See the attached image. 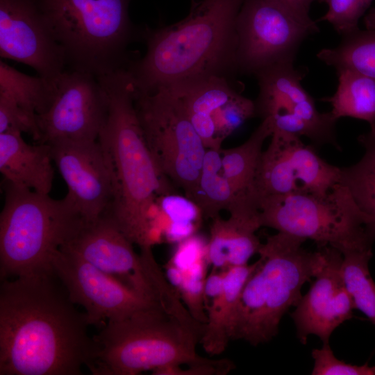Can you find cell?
Wrapping results in <instances>:
<instances>
[{
  "label": "cell",
  "mask_w": 375,
  "mask_h": 375,
  "mask_svg": "<svg viewBox=\"0 0 375 375\" xmlns=\"http://www.w3.org/2000/svg\"><path fill=\"white\" fill-rule=\"evenodd\" d=\"M0 375H80L97 345L53 272L1 280Z\"/></svg>",
  "instance_id": "cell-1"
},
{
  "label": "cell",
  "mask_w": 375,
  "mask_h": 375,
  "mask_svg": "<svg viewBox=\"0 0 375 375\" xmlns=\"http://www.w3.org/2000/svg\"><path fill=\"white\" fill-rule=\"evenodd\" d=\"M108 102L98 141L110 171L112 197L105 215L133 244L152 247L164 238L158 199L172 193L147 144L126 69L97 78Z\"/></svg>",
  "instance_id": "cell-2"
},
{
  "label": "cell",
  "mask_w": 375,
  "mask_h": 375,
  "mask_svg": "<svg viewBox=\"0 0 375 375\" xmlns=\"http://www.w3.org/2000/svg\"><path fill=\"white\" fill-rule=\"evenodd\" d=\"M244 1L195 0L182 20L156 28H142L146 53L126 68L135 92L153 93L212 75L231 80L238 74L236 23Z\"/></svg>",
  "instance_id": "cell-3"
},
{
  "label": "cell",
  "mask_w": 375,
  "mask_h": 375,
  "mask_svg": "<svg viewBox=\"0 0 375 375\" xmlns=\"http://www.w3.org/2000/svg\"><path fill=\"white\" fill-rule=\"evenodd\" d=\"M203 324L190 314L181 297L158 299L130 316L104 324L94 336L95 375H136L206 359L197 354Z\"/></svg>",
  "instance_id": "cell-4"
},
{
  "label": "cell",
  "mask_w": 375,
  "mask_h": 375,
  "mask_svg": "<svg viewBox=\"0 0 375 375\" xmlns=\"http://www.w3.org/2000/svg\"><path fill=\"white\" fill-rule=\"evenodd\" d=\"M306 240L285 233L268 236L258 254V264L242 291L233 322L231 340L252 346L272 340L283 316L299 302L304 283L323 265V247L306 250Z\"/></svg>",
  "instance_id": "cell-5"
},
{
  "label": "cell",
  "mask_w": 375,
  "mask_h": 375,
  "mask_svg": "<svg viewBox=\"0 0 375 375\" xmlns=\"http://www.w3.org/2000/svg\"><path fill=\"white\" fill-rule=\"evenodd\" d=\"M62 49L69 70L97 78L126 69L129 45L141 40L131 0H34Z\"/></svg>",
  "instance_id": "cell-6"
},
{
  "label": "cell",
  "mask_w": 375,
  "mask_h": 375,
  "mask_svg": "<svg viewBox=\"0 0 375 375\" xmlns=\"http://www.w3.org/2000/svg\"><path fill=\"white\" fill-rule=\"evenodd\" d=\"M0 215L1 279L53 272L59 250L85 222L67 199H54L6 182Z\"/></svg>",
  "instance_id": "cell-7"
},
{
  "label": "cell",
  "mask_w": 375,
  "mask_h": 375,
  "mask_svg": "<svg viewBox=\"0 0 375 375\" xmlns=\"http://www.w3.org/2000/svg\"><path fill=\"white\" fill-rule=\"evenodd\" d=\"M261 226L313 240L342 254L372 249L367 217L348 189L338 183L325 196L293 193L265 197L256 203Z\"/></svg>",
  "instance_id": "cell-8"
},
{
  "label": "cell",
  "mask_w": 375,
  "mask_h": 375,
  "mask_svg": "<svg viewBox=\"0 0 375 375\" xmlns=\"http://www.w3.org/2000/svg\"><path fill=\"white\" fill-rule=\"evenodd\" d=\"M136 112L160 172L192 199L206 149L188 117L165 90L135 93Z\"/></svg>",
  "instance_id": "cell-9"
},
{
  "label": "cell",
  "mask_w": 375,
  "mask_h": 375,
  "mask_svg": "<svg viewBox=\"0 0 375 375\" xmlns=\"http://www.w3.org/2000/svg\"><path fill=\"white\" fill-rule=\"evenodd\" d=\"M271 138L246 192L252 206L256 208L258 201L271 196L293 193L325 196L339 183L340 167L325 161L300 137L273 131Z\"/></svg>",
  "instance_id": "cell-10"
},
{
  "label": "cell",
  "mask_w": 375,
  "mask_h": 375,
  "mask_svg": "<svg viewBox=\"0 0 375 375\" xmlns=\"http://www.w3.org/2000/svg\"><path fill=\"white\" fill-rule=\"evenodd\" d=\"M236 29L238 74L254 76L274 65L294 62L301 43L315 33L278 0H244Z\"/></svg>",
  "instance_id": "cell-11"
},
{
  "label": "cell",
  "mask_w": 375,
  "mask_h": 375,
  "mask_svg": "<svg viewBox=\"0 0 375 375\" xmlns=\"http://www.w3.org/2000/svg\"><path fill=\"white\" fill-rule=\"evenodd\" d=\"M304 70L287 62L267 68L255 76L259 92L256 116L268 119L273 131L305 136L314 144H331L340 149L335 137L336 120L330 112H320L303 88Z\"/></svg>",
  "instance_id": "cell-12"
},
{
  "label": "cell",
  "mask_w": 375,
  "mask_h": 375,
  "mask_svg": "<svg viewBox=\"0 0 375 375\" xmlns=\"http://www.w3.org/2000/svg\"><path fill=\"white\" fill-rule=\"evenodd\" d=\"M108 110L106 93L96 76L64 71L56 81L49 106L37 115L38 143L98 140Z\"/></svg>",
  "instance_id": "cell-13"
},
{
  "label": "cell",
  "mask_w": 375,
  "mask_h": 375,
  "mask_svg": "<svg viewBox=\"0 0 375 375\" xmlns=\"http://www.w3.org/2000/svg\"><path fill=\"white\" fill-rule=\"evenodd\" d=\"M52 269L89 325L124 319L158 299L147 297L98 269L67 245L55 256Z\"/></svg>",
  "instance_id": "cell-14"
},
{
  "label": "cell",
  "mask_w": 375,
  "mask_h": 375,
  "mask_svg": "<svg viewBox=\"0 0 375 375\" xmlns=\"http://www.w3.org/2000/svg\"><path fill=\"white\" fill-rule=\"evenodd\" d=\"M0 56L50 83L65 71L64 53L34 0H0Z\"/></svg>",
  "instance_id": "cell-15"
},
{
  "label": "cell",
  "mask_w": 375,
  "mask_h": 375,
  "mask_svg": "<svg viewBox=\"0 0 375 375\" xmlns=\"http://www.w3.org/2000/svg\"><path fill=\"white\" fill-rule=\"evenodd\" d=\"M53 162L67 187L65 197L85 223L95 222L110 207V171L98 140L49 144Z\"/></svg>",
  "instance_id": "cell-16"
},
{
  "label": "cell",
  "mask_w": 375,
  "mask_h": 375,
  "mask_svg": "<svg viewBox=\"0 0 375 375\" xmlns=\"http://www.w3.org/2000/svg\"><path fill=\"white\" fill-rule=\"evenodd\" d=\"M85 260L142 294L156 299L158 287L144 256L114 222L103 215L85 223L67 244Z\"/></svg>",
  "instance_id": "cell-17"
},
{
  "label": "cell",
  "mask_w": 375,
  "mask_h": 375,
  "mask_svg": "<svg viewBox=\"0 0 375 375\" xmlns=\"http://www.w3.org/2000/svg\"><path fill=\"white\" fill-rule=\"evenodd\" d=\"M323 249V265L290 314L303 344L310 335L317 336L323 344H328L333 332L353 316L354 306L342 272L343 256L331 247Z\"/></svg>",
  "instance_id": "cell-18"
},
{
  "label": "cell",
  "mask_w": 375,
  "mask_h": 375,
  "mask_svg": "<svg viewBox=\"0 0 375 375\" xmlns=\"http://www.w3.org/2000/svg\"><path fill=\"white\" fill-rule=\"evenodd\" d=\"M230 215L212 219L206 257L212 268H227L248 264L262 244L256 232L260 228L259 211L245 195L228 210Z\"/></svg>",
  "instance_id": "cell-19"
},
{
  "label": "cell",
  "mask_w": 375,
  "mask_h": 375,
  "mask_svg": "<svg viewBox=\"0 0 375 375\" xmlns=\"http://www.w3.org/2000/svg\"><path fill=\"white\" fill-rule=\"evenodd\" d=\"M22 134L0 133V172L6 182L49 194L54 177L51 146L38 142L30 144Z\"/></svg>",
  "instance_id": "cell-20"
},
{
  "label": "cell",
  "mask_w": 375,
  "mask_h": 375,
  "mask_svg": "<svg viewBox=\"0 0 375 375\" xmlns=\"http://www.w3.org/2000/svg\"><path fill=\"white\" fill-rule=\"evenodd\" d=\"M258 262L227 268L224 290L217 301L206 312L207 322L200 344L210 356L222 354L231 341L233 322L243 288Z\"/></svg>",
  "instance_id": "cell-21"
},
{
  "label": "cell",
  "mask_w": 375,
  "mask_h": 375,
  "mask_svg": "<svg viewBox=\"0 0 375 375\" xmlns=\"http://www.w3.org/2000/svg\"><path fill=\"white\" fill-rule=\"evenodd\" d=\"M336 72L335 93L322 99L331 104L332 117L336 121L347 117L363 120L375 128V80L348 69Z\"/></svg>",
  "instance_id": "cell-22"
},
{
  "label": "cell",
  "mask_w": 375,
  "mask_h": 375,
  "mask_svg": "<svg viewBox=\"0 0 375 375\" xmlns=\"http://www.w3.org/2000/svg\"><path fill=\"white\" fill-rule=\"evenodd\" d=\"M365 154L353 165L340 167V182L367 217V230L375 240V128L358 137Z\"/></svg>",
  "instance_id": "cell-23"
},
{
  "label": "cell",
  "mask_w": 375,
  "mask_h": 375,
  "mask_svg": "<svg viewBox=\"0 0 375 375\" xmlns=\"http://www.w3.org/2000/svg\"><path fill=\"white\" fill-rule=\"evenodd\" d=\"M161 90H167L177 101L188 118L212 115L239 93L230 80L215 75L188 79Z\"/></svg>",
  "instance_id": "cell-24"
},
{
  "label": "cell",
  "mask_w": 375,
  "mask_h": 375,
  "mask_svg": "<svg viewBox=\"0 0 375 375\" xmlns=\"http://www.w3.org/2000/svg\"><path fill=\"white\" fill-rule=\"evenodd\" d=\"M55 83L40 76L25 74L0 61V99L30 115L37 117L48 108L53 99Z\"/></svg>",
  "instance_id": "cell-25"
},
{
  "label": "cell",
  "mask_w": 375,
  "mask_h": 375,
  "mask_svg": "<svg viewBox=\"0 0 375 375\" xmlns=\"http://www.w3.org/2000/svg\"><path fill=\"white\" fill-rule=\"evenodd\" d=\"M242 194L236 192L223 173L221 151L207 149L192 199L202 215L215 218L220 211L228 210Z\"/></svg>",
  "instance_id": "cell-26"
},
{
  "label": "cell",
  "mask_w": 375,
  "mask_h": 375,
  "mask_svg": "<svg viewBox=\"0 0 375 375\" xmlns=\"http://www.w3.org/2000/svg\"><path fill=\"white\" fill-rule=\"evenodd\" d=\"M272 134L269 120L263 119L244 143L233 148L222 149L223 173L239 194L246 193L252 185L264 142Z\"/></svg>",
  "instance_id": "cell-27"
},
{
  "label": "cell",
  "mask_w": 375,
  "mask_h": 375,
  "mask_svg": "<svg viewBox=\"0 0 375 375\" xmlns=\"http://www.w3.org/2000/svg\"><path fill=\"white\" fill-rule=\"evenodd\" d=\"M317 58L335 70L348 69L375 80V28L360 29L333 48L321 49Z\"/></svg>",
  "instance_id": "cell-28"
},
{
  "label": "cell",
  "mask_w": 375,
  "mask_h": 375,
  "mask_svg": "<svg viewBox=\"0 0 375 375\" xmlns=\"http://www.w3.org/2000/svg\"><path fill=\"white\" fill-rule=\"evenodd\" d=\"M342 272L354 308L358 309L375 325V283L369 271L372 249L342 254Z\"/></svg>",
  "instance_id": "cell-29"
},
{
  "label": "cell",
  "mask_w": 375,
  "mask_h": 375,
  "mask_svg": "<svg viewBox=\"0 0 375 375\" xmlns=\"http://www.w3.org/2000/svg\"><path fill=\"white\" fill-rule=\"evenodd\" d=\"M254 116L255 102L237 94L212 114L217 139L223 142L225 138Z\"/></svg>",
  "instance_id": "cell-30"
},
{
  "label": "cell",
  "mask_w": 375,
  "mask_h": 375,
  "mask_svg": "<svg viewBox=\"0 0 375 375\" xmlns=\"http://www.w3.org/2000/svg\"><path fill=\"white\" fill-rule=\"evenodd\" d=\"M328 7L321 20L328 22L343 37L359 30L358 22L374 0H322Z\"/></svg>",
  "instance_id": "cell-31"
},
{
  "label": "cell",
  "mask_w": 375,
  "mask_h": 375,
  "mask_svg": "<svg viewBox=\"0 0 375 375\" xmlns=\"http://www.w3.org/2000/svg\"><path fill=\"white\" fill-rule=\"evenodd\" d=\"M183 270L184 278L177 292L191 316L198 322L204 324L207 322V315L203 296L205 280L203 264L195 263Z\"/></svg>",
  "instance_id": "cell-32"
},
{
  "label": "cell",
  "mask_w": 375,
  "mask_h": 375,
  "mask_svg": "<svg viewBox=\"0 0 375 375\" xmlns=\"http://www.w3.org/2000/svg\"><path fill=\"white\" fill-rule=\"evenodd\" d=\"M158 205L168 223L167 230L174 226H199L203 216L201 210L192 200L174 193L159 197Z\"/></svg>",
  "instance_id": "cell-33"
},
{
  "label": "cell",
  "mask_w": 375,
  "mask_h": 375,
  "mask_svg": "<svg viewBox=\"0 0 375 375\" xmlns=\"http://www.w3.org/2000/svg\"><path fill=\"white\" fill-rule=\"evenodd\" d=\"M311 356L314 360L312 375H375V365L346 363L335 357L329 344L312 349Z\"/></svg>",
  "instance_id": "cell-34"
},
{
  "label": "cell",
  "mask_w": 375,
  "mask_h": 375,
  "mask_svg": "<svg viewBox=\"0 0 375 375\" xmlns=\"http://www.w3.org/2000/svg\"><path fill=\"white\" fill-rule=\"evenodd\" d=\"M235 368L229 359L207 358L199 363L187 365L171 366L152 372L156 375H226Z\"/></svg>",
  "instance_id": "cell-35"
},
{
  "label": "cell",
  "mask_w": 375,
  "mask_h": 375,
  "mask_svg": "<svg viewBox=\"0 0 375 375\" xmlns=\"http://www.w3.org/2000/svg\"><path fill=\"white\" fill-rule=\"evenodd\" d=\"M226 269L212 268L205 278L203 296L206 312L217 301L223 292Z\"/></svg>",
  "instance_id": "cell-36"
},
{
  "label": "cell",
  "mask_w": 375,
  "mask_h": 375,
  "mask_svg": "<svg viewBox=\"0 0 375 375\" xmlns=\"http://www.w3.org/2000/svg\"><path fill=\"white\" fill-rule=\"evenodd\" d=\"M285 9L298 21L312 29L315 33L319 28L309 15L310 6L306 0H278Z\"/></svg>",
  "instance_id": "cell-37"
},
{
  "label": "cell",
  "mask_w": 375,
  "mask_h": 375,
  "mask_svg": "<svg viewBox=\"0 0 375 375\" xmlns=\"http://www.w3.org/2000/svg\"><path fill=\"white\" fill-rule=\"evenodd\" d=\"M366 29L375 28V8H372L364 17Z\"/></svg>",
  "instance_id": "cell-38"
},
{
  "label": "cell",
  "mask_w": 375,
  "mask_h": 375,
  "mask_svg": "<svg viewBox=\"0 0 375 375\" xmlns=\"http://www.w3.org/2000/svg\"><path fill=\"white\" fill-rule=\"evenodd\" d=\"M306 3H308V6H310L311 3L315 1V0H306Z\"/></svg>",
  "instance_id": "cell-39"
},
{
  "label": "cell",
  "mask_w": 375,
  "mask_h": 375,
  "mask_svg": "<svg viewBox=\"0 0 375 375\" xmlns=\"http://www.w3.org/2000/svg\"><path fill=\"white\" fill-rule=\"evenodd\" d=\"M195 0H192V2L194 1Z\"/></svg>",
  "instance_id": "cell-40"
}]
</instances>
